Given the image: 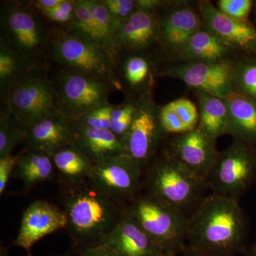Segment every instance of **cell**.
I'll use <instances>...</instances> for the list:
<instances>
[{
	"label": "cell",
	"instance_id": "obj_1",
	"mask_svg": "<svg viewBox=\"0 0 256 256\" xmlns=\"http://www.w3.org/2000/svg\"><path fill=\"white\" fill-rule=\"evenodd\" d=\"M60 198L66 217L65 230L78 254L104 244L126 213V205L108 196L90 178L60 186Z\"/></svg>",
	"mask_w": 256,
	"mask_h": 256
},
{
	"label": "cell",
	"instance_id": "obj_2",
	"mask_svg": "<svg viewBox=\"0 0 256 256\" xmlns=\"http://www.w3.org/2000/svg\"><path fill=\"white\" fill-rule=\"evenodd\" d=\"M247 234L238 200L212 193L188 216L186 246L212 256H234L246 248Z\"/></svg>",
	"mask_w": 256,
	"mask_h": 256
},
{
	"label": "cell",
	"instance_id": "obj_3",
	"mask_svg": "<svg viewBox=\"0 0 256 256\" xmlns=\"http://www.w3.org/2000/svg\"><path fill=\"white\" fill-rule=\"evenodd\" d=\"M206 184L164 149L144 168L142 190L190 216L204 196Z\"/></svg>",
	"mask_w": 256,
	"mask_h": 256
},
{
	"label": "cell",
	"instance_id": "obj_4",
	"mask_svg": "<svg viewBox=\"0 0 256 256\" xmlns=\"http://www.w3.org/2000/svg\"><path fill=\"white\" fill-rule=\"evenodd\" d=\"M46 18L28 3L2 4L1 38L32 69L44 68L52 28Z\"/></svg>",
	"mask_w": 256,
	"mask_h": 256
},
{
	"label": "cell",
	"instance_id": "obj_5",
	"mask_svg": "<svg viewBox=\"0 0 256 256\" xmlns=\"http://www.w3.org/2000/svg\"><path fill=\"white\" fill-rule=\"evenodd\" d=\"M126 212L165 254L178 255L186 246L188 215L141 191L126 205Z\"/></svg>",
	"mask_w": 256,
	"mask_h": 256
},
{
	"label": "cell",
	"instance_id": "obj_6",
	"mask_svg": "<svg viewBox=\"0 0 256 256\" xmlns=\"http://www.w3.org/2000/svg\"><path fill=\"white\" fill-rule=\"evenodd\" d=\"M47 55L62 68L105 80L122 90L116 70V58L102 48L72 34L60 26L52 28Z\"/></svg>",
	"mask_w": 256,
	"mask_h": 256
},
{
	"label": "cell",
	"instance_id": "obj_7",
	"mask_svg": "<svg viewBox=\"0 0 256 256\" xmlns=\"http://www.w3.org/2000/svg\"><path fill=\"white\" fill-rule=\"evenodd\" d=\"M52 84L56 110L75 122L110 104L109 96L114 88L102 79L66 68L60 69Z\"/></svg>",
	"mask_w": 256,
	"mask_h": 256
},
{
	"label": "cell",
	"instance_id": "obj_8",
	"mask_svg": "<svg viewBox=\"0 0 256 256\" xmlns=\"http://www.w3.org/2000/svg\"><path fill=\"white\" fill-rule=\"evenodd\" d=\"M1 108L26 128L56 112L52 80L44 68L33 69L1 96Z\"/></svg>",
	"mask_w": 256,
	"mask_h": 256
},
{
	"label": "cell",
	"instance_id": "obj_9",
	"mask_svg": "<svg viewBox=\"0 0 256 256\" xmlns=\"http://www.w3.org/2000/svg\"><path fill=\"white\" fill-rule=\"evenodd\" d=\"M256 178V148L234 140L220 152L206 180L213 194L238 200Z\"/></svg>",
	"mask_w": 256,
	"mask_h": 256
},
{
	"label": "cell",
	"instance_id": "obj_10",
	"mask_svg": "<svg viewBox=\"0 0 256 256\" xmlns=\"http://www.w3.org/2000/svg\"><path fill=\"white\" fill-rule=\"evenodd\" d=\"M160 110L151 94L138 98L132 124L121 140L124 154L136 160L144 170L156 158L168 136L160 124Z\"/></svg>",
	"mask_w": 256,
	"mask_h": 256
},
{
	"label": "cell",
	"instance_id": "obj_11",
	"mask_svg": "<svg viewBox=\"0 0 256 256\" xmlns=\"http://www.w3.org/2000/svg\"><path fill=\"white\" fill-rule=\"evenodd\" d=\"M144 169L122 154L94 164L90 180L112 200L126 205L142 190Z\"/></svg>",
	"mask_w": 256,
	"mask_h": 256
},
{
	"label": "cell",
	"instance_id": "obj_12",
	"mask_svg": "<svg viewBox=\"0 0 256 256\" xmlns=\"http://www.w3.org/2000/svg\"><path fill=\"white\" fill-rule=\"evenodd\" d=\"M163 75L182 80L196 92L226 99L234 92V58L218 62H182Z\"/></svg>",
	"mask_w": 256,
	"mask_h": 256
},
{
	"label": "cell",
	"instance_id": "obj_13",
	"mask_svg": "<svg viewBox=\"0 0 256 256\" xmlns=\"http://www.w3.org/2000/svg\"><path fill=\"white\" fill-rule=\"evenodd\" d=\"M216 140L197 127L188 132L174 134L164 149L206 184L218 158Z\"/></svg>",
	"mask_w": 256,
	"mask_h": 256
},
{
	"label": "cell",
	"instance_id": "obj_14",
	"mask_svg": "<svg viewBox=\"0 0 256 256\" xmlns=\"http://www.w3.org/2000/svg\"><path fill=\"white\" fill-rule=\"evenodd\" d=\"M196 9L201 16L202 28L208 30L234 52L256 54V26L220 12L210 1H198Z\"/></svg>",
	"mask_w": 256,
	"mask_h": 256
},
{
	"label": "cell",
	"instance_id": "obj_15",
	"mask_svg": "<svg viewBox=\"0 0 256 256\" xmlns=\"http://www.w3.org/2000/svg\"><path fill=\"white\" fill-rule=\"evenodd\" d=\"M160 11L158 43L165 52L176 55L202 28L201 16L186 2H170Z\"/></svg>",
	"mask_w": 256,
	"mask_h": 256
},
{
	"label": "cell",
	"instance_id": "obj_16",
	"mask_svg": "<svg viewBox=\"0 0 256 256\" xmlns=\"http://www.w3.org/2000/svg\"><path fill=\"white\" fill-rule=\"evenodd\" d=\"M66 217L62 208L42 200L32 202L24 212L13 246L24 249L28 256H33L32 249L36 242L66 229Z\"/></svg>",
	"mask_w": 256,
	"mask_h": 256
},
{
	"label": "cell",
	"instance_id": "obj_17",
	"mask_svg": "<svg viewBox=\"0 0 256 256\" xmlns=\"http://www.w3.org/2000/svg\"><path fill=\"white\" fill-rule=\"evenodd\" d=\"M76 132L75 121L56 111L28 128L24 149L46 152L52 156L64 146L74 144Z\"/></svg>",
	"mask_w": 256,
	"mask_h": 256
},
{
	"label": "cell",
	"instance_id": "obj_18",
	"mask_svg": "<svg viewBox=\"0 0 256 256\" xmlns=\"http://www.w3.org/2000/svg\"><path fill=\"white\" fill-rule=\"evenodd\" d=\"M158 13L137 10L114 32V42L119 54L144 52L158 43Z\"/></svg>",
	"mask_w": 256,
	"mask_h": 256
},
{
	"label": "cell",
	"instance_id": "obj_19",
	"mask_svg": "<svg viewBox=\"0 0 256 256\" xmlns=\"http://www.w3.org/2000/svg\"><path fill=\"white\" fill-rule=\"evenodd\" d=\"M105 242L120 256H156L162 252L126 212Z\"/></svg>",
	"mask_w": 256,
	"mask_h": 256
},
{
	"label": "cell",
	"instance_id": "obj_20",
	"mask_svg": "<svg viewBox=\"0 0 256 256\" xmlns=\"http://www.w3.org/2000/svg\"><path fill=\"white\" fill-rule=\"evenodd\" d=\"M116 75L121 88L140 96L151 94L153 64L144 52L119 54L116 58Z\"/></svg>",
	"mask_w": 256,
	"mask_h": 256
},
{
	"label": "cell",
	"instance_id": "obj_21",
	"mask_svg": "<svg viewBox=\"0 0 256 256\" xmlns=\"http://www.w3.org/2000/svg\"><path fill=\"white\" fill-rule=\"evenodd\" d=\"M224 100L228 109L226 134L256 148V100L235 92Z\"/></svg>",
	"mask_w": 256,
	"mask_h": 256
},
{
	"label": "cell",
	"instance_id": "obj_22",
	"mask_svg": "<svg viewBox=\"0 0 256 256\" xmlns=\"http://www.w3.org/2000/svg\"><path fill=\"white\" fill-rule=\"evenodd\" d=\"M74 144L90 158L94 164L124 154L122 141L110 130L94 129L76 122Z\"/></svg>",
	"mask_w": 256,
	"mask_h": 256
},
{
	"label": "cell",
	"instance_id": "obj_23",
	"mask_svg": "<svg viewBox=\"0 0 256 256\" xmlns=\"http://www.w3.org/2000/svg\"><path fill=\"white\" fill-rule=\"evenodd\" d=\"M12 178L22 180L24 192L38 184L55 181L57 174L52 156L38 150H24L20 153Z\"/></svg>",
	"mask_w": 256,
	"mask_h": 256
},
{
	"label": "cell",
	"instance_id": "obj_24",
	"mask_svg": "<svg viewBox=\"0 0 256 256\" xmlns=\"http://www.w3.org/2000/svg\"><path fill=\"white\" fill-rule=\"evenodd\" d=\"M52 156L58 186H69L92 178L94 163L75 144L64 146Z\"/></svg>",
	"mask_w": 256,
	"mask_h": 256
},
{
	"label": "cell",
	"instance_id": "obj_25",
	"mask_svg": "<svg viewBox=\"0 0 256 256\" xmlns=\"http://www.w3.org/2000/svg\"><path fill=\"white\" fill-rule=\"evenodd\" d=\"M234 50L226 46L208 30L195 33L176 54L182 62H218L230 60Z\"/></svg>",
	"mask_w": 256,
	"mask_h": 256
},
{
	"label": "cell",
	"instance_id": "obj_26",
	"mask_svg": "<svg viewBox=\"0 0 256 256\" xmlns=\"http://www.w3.org/2000/svg\"><path fill=\"white\" fill-rule=\"evenodd\" d=\"M200 114L190 99L181 98L160 107V121L166 134H182L198 127Z\"/></svg>",
	"mask_w": 256,
	"mask_h": 256
},
{
	"label": "cell",
	"instance_id": "obj_27",
	"mask_svg": "<svg viewBox=\"0 0 256 256\" xmlns=\"http://www.w3.org/2000/svg\"><path fill=\"white\" fill-rule=\"evenodd\" d=\"M200 114L198 127L216 140L226 134L228 128V109L224 99L196 92Z\"/></svg>",
	"mask_w": 256,
	"mask_h": 256
},
{
	"label": "cell",
	"instance_id": "obj_28",
	"mask_svg": "<svg viewBox=\"0 0 256 256\" xmlns=\"http://www.w3.org/2000/svg\"><path fill=\"white\" fill-rule=\"evenodd\" d=\"M26 62L4 42L0 41V94L3 96L30 70Z\"/></svg>",
	"mask_w": 256,
	"mask_h": 256
},
{
	"label": "cell",
	"instance_id": "obj_29",
	"mask_svg": "<svg viewBox=\"0 0 256 256\" xmlns=\"http://www.w3.org/2000/svg\"><path fill=\"white\" fill-rule=\"evenodd\" d=\"M65 28L76 36L97 45L106 50L86 0H76L74 21Z\"/></svg>",
	"mask_w": 256,
	"mask_h": 256
},
{
	"label": "cell",
	"instance_id": "obj_30",
	"mask_svg": "<svg viewBox=\"0 0 256 256\" xmlns=\"http://www.w3.org/2000/svg\"><path fill=\"white\" fill-rule=\"evenodd\" d=\"M234 60V92L256 100V54Z\"/></svg>",
	"mask_w": 256,
	"mask_h": 256
},
{
	"label": "cell",
	"instance_id": "obj_31",
	"mask_svg": "<svg viewBox=\"0 0 256 256\" xmlns=\"http://www.w3.org/2000/svg\"><path fill=\"white\" fill-rule=\"evenodd\" d=\"M28 128L14 116L1 108L0 114V158L12 154L13 150L26 137Z\"/></svg>",
	"mask_w": 256,
	"mask_h": 256
},
{
	"label": "cell",
	"instance_id": "obj_32",
	"mask_svg": "<svg viewBox=\"0 0 256 256\" xmlns=\"http://www.w3.org/2000/svg\"><path fill=\"white\" fill-rule=\"evenodd\" d=\"M86 2L106 50L116 58L119 53L114 42L116 24L114 18L102 0H86Z\"/></svg>",
	"mask_w": 256,
	"mask_h": 256
},
{
	"label": "cell",
	"instance_id": "obj_33",
	"mask_svg": "<svg viewBox=\"0 0 256 256\" xmlns=\"http://www.w3.org/2000/svg\"><path fill=\"white\" fill-rule=\"evenodd\" d=\"M114 105L108 104L90 111L85 116L76 121L85 127L94 129L110 130L112 121V112Z\"/></svg>",
	"mask_w": 256,
	"mask_h": 256
},
{
	"label": "cell",
	"instance_id": "obj_34",
	"mask_svg": "<svg viewBox=\"0 0 256 256\" xmlns=\"http://www.w3.org/2000/svg\"><path fill=\"white\" fill-rule=\"evenodd\" d=\"M256 2L252 0H220L217 6L220 12L230 18L244 22L249 21V15Z\"/></svg>",
	"mask_w": 256,
	"mask_h": 256
},
{
	"label": "cell",
	"instance_id": "obj_35",
	"mask_svg": "<svg viewBox=\"0 0 256 256\" xmlns=\"http://www.w3.org/2000/svg\"><path fill=\"white\" fill-rule=\"evenodd\" d=\"M75 10L76 0H63L58 6L42 14L48 21L66 28L74 21Z\"/></svg>",
	"mask_w": 256,
	"mask_h": 256
},
{
	"label": "cell",
	"instance_id": "obj_36",
	"mask_svg": "<svg viewBox=\"0 0 256 256\" xmlns=\"http://www.w3.org/2000/svg\"><path fill=\"white\" fill-rule=\"evenodd\" d=\"M114 18L116 28L137 10L134 0H102Z\"/></svg>",
	"mask_w": 256,
	"mask_h": 256
},
{
	"label": "cell",
	"instance_id": "obj_37",
	"mask_svg": "<svg viewBox=\"0 0 256 256\" xmlns=\"http://www.w3.org/2000/svg\"><path fill=\"white\" fill-rule=\"evenodd\" d=\"M20 154L13 156L12 154L0 158V194H4L8 182L12 178Z\"/></svg>",
	"mask_w": 256,
	"mask_h": 256
},
{
	"label": "cell",
	"instance_id": "obj_38",
	"mask_svg": "<svg viewBox=\"0 0 256 256\" xmlns=\"http://www.w3.org/2000/svg\"><path fill=\"white\" fill-rule=\"evenodd\" d=\"M80 256H120L108 244L104 242L96 246L90 248L79 254Z\"/></svg>",
	"mask_w": 256,
	"mask_h": 256
},
{
	"label": "cell",
	"instance_id": "obj_39",
	"mask_svg": "<svg viewBox=\"0 0 256 256\" xmlns=\"http://www.w3.org/2000/svg\"><path fill=\"white\" fill-rule=\"evenodd\" d=\"M134 1H136L137 10L154 13H158L156 12L162 9L170 2V1H163V0H134Z\"/></svg>",
	"mask_w": 256,
	"mask_h": 256
},
{
	"label": "cell",
	"instance_id": "obj_40",
	"mask_svg": "<svg viewBox=\"0 0 256 256\" xmlns=\"http://www.w3.org/2000/svg\"><path fill=\"white\" fill-rule=\"evenodd\" d=\"M62 1L63 0H34L28 4L42 14L58 6Z\"/></svg>",
	"mask_w": 256,
	"mask_h": 256
},
{
	"label": "cell",
	"instance_id": "obj_41",
	"mask_svg": "<svg viewBox=\"0 0 256 256\" xmlns=\"http://www.w3.org/2000/svg\"><path fill=\"white\" fill-rule=\"evenodd\" d=\"M182 256H212L208 254H204V252H198V250H194L191 248L186 246L184 250L182 252Z\"/></svg>",
	"mask_w": 256,
	"mask_h": 256
},
{
	"label": "cell",
	"instance_id": "obj_42",
	"mask_svg": "<svg viewBox=\"0 0 256 256\" xmlns=\"http://www.w3.org/2000/svg\"><path fill=\"white\" fill-rule=\"evenodd\" d=\"M245 256H256V244L248 249L245 252Z\"/></svg>",
	"mask_w": 256,
	"mask_h": 256
},
{
	"label": "cell",
	"instance_id": "obj_43",
	"mask_svg": "<svg viewBox=\"0 0 256 256\" xmlns=\"http://www.w3.org/2000/svg\"><path fill=\"white\" fill-rule=\"evenodd\" d=\"M1 256H10L8 248L4 246L2 244L1 245Z\"/></svg>",
	"mask_w": 256,
	"mask_h": 256
},
{
	"label": "cell",
	"instance_id": "obj_44",
	"mask_svg": "<svg viewBox=\"0 0 256 256\" xmlns=\"http://www.w3.org/2000/svg\"><path fill=\"white\" fill-rule=\"evenodd\" d=\"M156 256H178V255H173V254H165V252H160Z\"/></svg>",
	"mask_w": 256,
	"mask_h": 256
},
{
	"label": "cell",
	"instance_id": "obj_45",
	"mask_svg": "<svg viewBox=\"0 0 256 256\" xmlns=\"http://www.w3.org/2000/svg\"></svg>",
	"mask_w": 256,
	"mask_h": 256
},
{
	"label": "cell",
	"instance_id": "obj_46",
	"mask_svg": "<svg viewBox=\"0 0 256 256\" xmlns=\"http://www.w3.org/2000/svg\"><path fill=\"white\" fill-rule=\"evenodd\" d=\"M255 4L256 5V2L255 3Z\"/></svg>",
	"mask_w": 256,
	"mask_h": 256
}]
</instances>
